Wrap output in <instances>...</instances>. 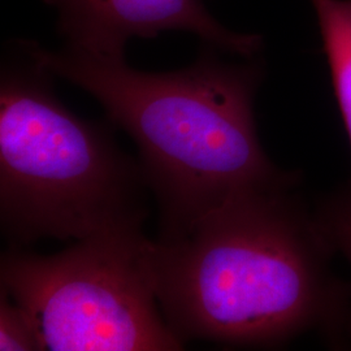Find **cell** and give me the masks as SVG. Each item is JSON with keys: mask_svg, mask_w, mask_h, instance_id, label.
<instances>
[{"mask_svg": "<svg viewBox=\"0 0 351 351\" xmlns=\"http://www.w3.org/2000/svg\"><path fill=\"white\" fill-rule=\"evenodd\" d=\"M0 350H42L29 316L4 288H0Z\"/></svg>", "mask_w": 351, "mask_h": 351, "instance_id": "obj_7", "label": "cell"}, {"mask_svg": "<svg viewBox=\"0 0 351 351\" xmlns=\"http://www.w3.org/2000/svg\"><path fill=\"white\" fill-rule=\"evenodd\" d=\"M58 14L65 46L104 58H125L132 38L188 32L223 53L255 58L256 34L237 33L213 17L203 0H43Z\"/></svg>", "mask_w": 351, "mask_h": 351, "instance_id": "obj_5", "label": "cell"}, {"mask_svg": "<svg viewBox=\"0 0 351 351\" xmlns=\"http://www.w3.org/2000/svg\"><path fill=\"white\" fill-rule=\"evenodd\" d=\"M32 40L7 43L0 71V226L10 247L142 230L150 190L111 126L64 106Z\"/></svg>", "mask_w": 351, "mask_h": 351, "instance_id": "obj_3", "label": "cell"}, {"mask_svg": "<svg viewBox=\"0 0 351 351\" xmlns=\"http://www.w3.org/2000/svg\"><path fill=\"white\" fill-rule=\"evenodd\" d=\"M142 230L75 241L55 255L10 247L0 288L25 311L42 350H181L146 265Z\"/></svg>", "mask_w": 351, "mask_h": 351, "instance_id": "obj_4", "label": "cell"}, {"mask_svg": "<svg viewBox=\"0 0 351 351\" xmlns=\"http://www.w3.org/2000/svg\"><path fill=\"white\" fill-rule=\"evenodd\" d=\"M237 194L172 241L149 239L146 265L168 326L182 342L277 346L306 330H336L343 289L332 247L290 190Z\"/></svg>", "mask_w": 351, "mask_h": 351, "instance_id": "obj_1", "label": "cell"}, {"mask_svg": "<svg viewBox=\"0 0 351 351\" xmlns=\"http://www.w3.org/2000/svg\"><path fill=\"white\" fill-rule=\"evenodd\" d=\"M339 111L351 143V0H313ZM335 245L351 241V191L329 201L317 213Z\"/></svg>", "mask_w": 351, "mask_h": 351, "instance_id": "obj_6", "label": "cell"}, {"mask_svg": "<svg viewBox=\"0 0 351 351\" xmlns=\"http://www.w3.org/2000/svg\"><path fill=\"white\" fill-rule=\"evenodd\" d=\"M32 46L52 75L91 94L137 143L159 204L158 241L182 236L237 194L295 182L268 159L258 137L254 99L263 66L255 58L226 62L203 43L191 65L154 73L129 66L125 58Z\"/></svg>", "mask_w": 351, "mask_h": 351, "instance_id": "obj_2", "label": "cell"}]
</instances>
